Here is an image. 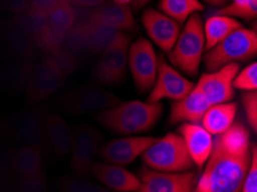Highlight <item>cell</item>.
<instances>
[{"label": "cell", "instance_id": "1", "mask_svg": "<svg viewBox=\"0 0 257 192\" xmlns=\"http://www.w3.org/2000/svg\"><path fill=\"white\" fill-rule=\"evenodd\" d=\"M250 145L249 129L240 122L217 135L195 192L240 191L250 162Z\"/></svg>", "mask_w": 257, "mask_h": 192}, {"label": "cell", "instance_id": "2", "mask_svg": "<svg viewBox=\"0 0 257 192\" xmlns=\"http://www.w3.org/2000/svg\"><path fill=\"white\" fill-rule=\"evenodd\" d=\"M164 112V105L133 100L120 103L113 107L99 111L97 122L108 130L120 135H136L153 129Z\"/></svg>", "mask_w": 257, "mask_h": 192}, {"label": "cell", "instance_id": "3", "mask_svg": "<svg viewBox=\"0 0 257 192\" xmlns=\"http://www.w3.org/2000/svg\"><path fill=\"white\" fill-rule=\"evenodd\" d=\"M205 52V37L201 15L194 13L187 19L174 46L169 53L171 65L188 76L197 75Z\"/></svg>", "mask_w": 257, "mask_h": 192}, {"label": "cell", "instance_id": "4", "mask_svg": "<svg viewBox=\"0 0 257 192\" xmlns=\"http://www.w3.org/2000/svg\"><path fill=\"white\" fill-rule=\"evenodd\" d=\"M205 52L202 61L208 72H213L232 62L240 64L252 60L257 56L256 31L241 27Z\"/></svg>", "mask_w": 257, "mask_h": 192}, {"label": "cell", "instance_id": "5", "mask_svg": "<svg viewBox=\"0 0 257 192\" xmlns=\"http://www.w3.org/2000/svg\"><path fill=\"white\" fill-rule=\"evenodd\" d=\"M141 156L144 166L154 170L180 173L195 167L184 139L178 132H169L163 138H157Z\"/></svg>", "mask_w": 257, "mask_h": 192}, {"label": "cell", "instance_id": "6", "mask_svg": "<svg viewBox=\"0 0 257 192\" xmlns=\"http://www.w3.org/2000/svg\"><path fill=\"white\" fill-rule=\"evenodd\" d=\"M130 38L122 31L115 35L106 49L99 64L93 69V76L99 83L114 85L124 80L128 65Z\"/></svg>", "mask_w": 257, "mask_h": 192}, {"label": "cell", "instance_id": "7", "mask_svg": "<svg viewBox=\"0 0 257 192\" xmlns=\"http://www.w3.org/2000/svg\"><path fill=\"white\" fill-rule=\"evenodd\" d=\"M157 60V76L148 96V103H159L163 99L175 101L188 95L195 83L170 65L163 54H158Z\"/></svg>", "mask_w": 257, "mask_h": 192}, {"label": "cell", "instance_id": "8", "mask_svg": "<svg viewBox=\"0 0 257 192\" xmlns=\"http://www.w3.org/2000/svg\"><path fill=\"white\" fill-rule=\"evenodd\" d=\"M157 54L153 43L139 38L128 48V66L136 90L146 93L151 90L157 76Z\"/></svg>", "mask_w": 257, "mask_h": 192}, {"label": "cell", "instance_id": "9", "mask_svg": "<svg viewBox=\"0 0 257 192\" xmlns=\"http://www.w3.org/2000/svg\"><path fill=\"white\" fill-rule=\"evenodd\" d=\"M120 103V98L108 90L96 85H85L66 93L60 104L64 111L73 114H89L113 107Z\"/></svg>", "mask_w": 257, "mask_h": 192}, {"label": "cell", "instance_id": "10", "mask_svg": "<svg viewBox=\"0 0 257 192\" xmlns=\"http://www.w3.org/2000/svg\"><path fill=\"white\" fill-rule=\"evenodd\" d=\"M200 174L187 170L159 171L144 167L139 170L138 177L142 184L141 192H195Z\"/></svg>", "mask_w": 257, "mask_h": 192}, {"label": "cell", "instance_id": "11", "mask_svg": "<svg viewBox=\"0 0 257 192\" xmlns=\"http://www.w3.org/2000/svg\"><path fill=\"white\" fill-rule=\"evenodd\" d=\"M71 164L79 176L89 178L91 176L93 158L98 153L102 144V134L89 124H81L73 132Z\"/></svg>", "mask_w": 257, "mask_h": 192}, {"label": "cell", "instance_id": "12", "mask_svg": "<svg viewBox=\"0 0 257 192\" xmlns=\"http://www.w3.org/2000/svg\"><path fill=\"white\" fill-rule=\"evenodd\" d=\"M240 69V64L232 62L219 69L202 74L196 83L201 91L208 98L210 105L227 103L235 96L233 80Z\"/></svg>", "mask_w": 257, "mask_h": 192}, {"label": "cell", "instance_id": "13", "mask_svg": "<svg viewBox=\"0 0 257 192\" xmlns=\"http://www.w3.org/2000/svg\"><path fill=\"white\" fill-rule=\"evenodd\" d=\"M157 138L150 136H131L107 142L99 147L98 153L104 161L118 166H128L141 156Z\"/></svg>", "mask_w": 257, "mask_h": 192}, {"label": "cell", "instance_id": "14", "mask_svg": "<svg viewBox=\"0 0 257 192\" xmlns=\"http://www.w3.org/2000/svg\"><path fill=\"white\" fill-rule=\"evenodd\" d=\"M65 76L58 70L46 57L40 62L27 83V100L37 104L50 97L65 83Z\"/></svg>", "mask_w": 257, "mask_h": 192}, {"label": "cell", "instance_id": "15", "mask_svg": "<svg viewBox=\"0 0 257 192\" xmlns=\"http://www.w3.org/2000/svg\"><path fill=\"white\" fill-rule=\"evenodd\" d=\"M143 28L149 38L163 52L169 53L177 42L181 25L167 17L163 12L154 9L144 11L141 18Z\"/></svg>", "mask_w": 257, "mask_h": 192}, {"label": "cell", "instance_id": "16", "mask_svg": "<svg viewBox=\"0 0 257 192\" xmlns=\"http://www.w3.org/2000/svg\"><path fill=\"white\" fill-rule=\"evenodd\" d=\"M178 134L184 139L194 164L202 170L211 153L213 146L212 135L201 123L189 122H182L178 128Z\"/></svg>", "mask_w": 257, "mask_h": 192}, {"label": "cell", "instance_id": "17", "mask_svg": "<svg viewBox=\"0 0 257 192\" xmlns=\"http://www.w3.org/2000/svg\"><path fill=\"white\" fill-rule=\"evenodd\" d=\"M83 21L121 31L135 28V20L131 7L112 2L92 7Z\"/></svg>", "mask_w": 257, "mask_h": 192}, {"label": "cell", "instance_id": "18", "mask_svg": "<svg viewBox=\"0 0 257 192\" xmlns=\"http://www.w3.org/2000/svg\"><path fill=\"white\" fill-rule=\"evenodd\" d=\"M11 21L25 31L40 50L52 53L59 49L60 43L50 31L46 17L28 11L25 14L15 15Z\"/></svg>", "mask_w": 257, "mask_h": 192}, {"label": "cell", "instance_id": "19", "mask_svg": "<svg viewBox=\"0 0 257 192\" xmlns=\"http://www.w3.org/2000/svg\"><path fill=\"white\" fill-rule=\"evenodd\" d=\"M210 106L211 105L208 98L195 84V87L188 95L181 99L175 100L171 105L169 124L174 125L182 122L201 123L202 117Z\"/></svg>", "mask_w": 257, "mask_h": 192}, {"label": "cell", "instance_id": "20", "mask_svg": "<svg viewBox=\"0 0 257 192\" xmlns=\"http://www.w3.org/2000/svg\"><path fill=\"white\" fill-rule=\"evenodd\" d=\"M91 174L111 190L118 192H141L142 190V184L138 175L118 164L92 163Z\"/></svg>", "mask_w": 257, "mask_h": 192}, {"label": "cell", "instance_id": "21", "mask_svg": "<svg viewBox=\"0 0 257 192\" xmlns=\"http://www.w3.org/2000/svg\"><path fill=\"white\" fill-rule=\"evenodd\" d=\"M45 131L50 146L60 158L71 154L73 147V131L67 122L56 114H48L45 120Z\"/></svg>", "mask_w": 257, "mask_h": 192}, {"label": "cell", "instance_id": "22", "mask_svg": "<svg viewBox=\"0 0 257 192\" xmlns=\"http://www.w3.org/2000/svg\"><path fill=\"white\" fill-rule=\"evenodd\" d=\"M3 35L6 41L7 51L12 57L21 61H34L38 48L25 31L11 21L4 27Z\"/></svg>", "mask_w": 257, "mask_h": 192}, {"label": "cell", "instance_id": "23", "mask_svg": "<svg viewBox=\"0 0 257 192\" xmlns=\"http://www.w3.org/2000/svg\"><path fill=\"white\" fill-rule=\"evenodd\" d=\"M237 114L236 103H220L211 105L206 109L201 124L213 136L223 134L235 122Z\"/></svg>", "mask_w": 257, "mask_h": 192}, {"label": "cell", "instance_id": "24", "mask_svg": "<svg viewBox=\"0 0 257 192\" xmlns=\"http://www.w3.org/2000/svg\"><path fill=\"white\" fill-rule=\"evenodd\" d=\"M34 64L31 61H21L14 59L7 61L0 67V88L4 91L19 92L28 83L33 73Z\"/></svg>", "mask_w": 257, "mask_h": 192}, {"label": "cell", "instance_id": "25", "mask_svg": "<svg viewBox=\"0 0 257 192\" xmlns=\"http://www.w3.org/2000/svg\"><path fill=\"white\" fill-rule=\"evenodd\" d=\"M48 26L51 34L58 42L65 37L77 20V11L68 0H59L57 6L48 15Z\"/></svg>", "mask_w": 257, "mask_h": 192}, {"label": "cell", "instance_id": "26", "mask_svg": "<svg viewBox=\"0 0 257 192\" xmlns=\"http://www.w3.org/2000/svg\"><path fill=\"white\" fill-rule=\"evenodd\" d=\"M242 27L235 18L226 15L212 14L203 25L205 37V51L212 49L218 43L226 38L229 34Z\"/></svg>", "mask_w": 257, "mask_h": 192}, {"label": "cell", "instance_id": "27", "mask_svg": "<svg viewBox=\"0 0 257 192\" xmlns=\"http://www.w3.org/2000/svg\"><path fill=\"white\" fill-rule=\"evenodd\" d=\"M79 23L82 27L85 41H87L88 48L91 54L103 53L108 44L113 41L115 35L119 31H121L108 28V27L92 25V23L87 21H82Z\"/></svg>", "mask_w": 257, "mask_h": 192}, {"label": "cell", "instance_id": "28", "mask_svg": "<svg viewBox=\"0 0 257 192\" xmlns=\"http://www.w3.org/2000/svg\"><path fill=\"white\" fill-rule=\"evenodd\" d=\"M158 6L163 13L180 25L192 14L204 11V5L200 0H161Z\"/></svg>", "mask_w": 257, "mask_h": 192}, {"label": "cell", "instance_id": "29", "mask_svg": "<svg viewBox=\"0 0 257 192\" xmlns=\"http://www.w3.org/2000/svg\"><path fill=\"white\" fill-rule=\"evenodd\" d=\"M59 48L72 54L77 62L87 60L89 57L92 56L89 51L87 41H85L82 27L79 22H76L73 28L61 39Z\"/></svg>", "mask_w": 257, "mask_h": 192}, {"label": "cell", "instance_id": "30", "mask_svg": "<svg viewBox=\"0 0 257 192\" xmlns=\"http://www.w3.org/2000/svg\"><path fill=\"white\" fill-rule=\"evenodd\" d=\"M15 171L18 176H28L44 171L41 152L30 146H22L20 150H17Z\"/></svg>", "mask_w": 257, "mask_h": 192}, {"label": "cell", "instance_id": "31", "mask_svg": "<svg viewBox=\"0 0 257 192\" xmlns=\"http://www.w3.org/2000/svg\"><path fill=\"white\" fill-rule=\"evenodd\" d=\"M15 142L21 144L22 146H30L40 151L42 155L46 154L49 147V140L45 131V123L41 125H35L23 130L12 134Z\"/></svg>", "mask_w": 257, "mask_h": 192}, {"label": "cell", "instance_id": "32", "mask_svg": "<svg viewBox=\"0 0 257 192\" xmlns=\"http://www.w3.org/2000/svg\"><path fill=\"white\" fill-rule=\"evenodd\" d=\"M46 116H48V111L43 107L25 109V111L18 113V114L11 117L7 128L10 129L12 135L17 131L23 130V129L44 124Z\"/></svg>", "mask_w": 257, "mask_h": 192}, {"label": "cell", "instance_id": "33", "mask_svg": "<svg viewBox=\"0 0 257 192\" xmlns=\"http://www.w3.org/2000/svg\"><path fill=\"white\" fill-rule=\"evenodd\" d=\"M215 14L251 21L257 17V0H236L218 9Z\"/></svg>", "mask_w": 257, "mask_h": 192}, {"label": "cell", "instance_id": "34", "mask_svg": "<svg viewBox=\"0 0 257 192\" xmlns=\"http://www.w3.org/2000/svg\"><path fill=\"white\" fill-rule=\"evenodd\" d=\"M58 187L66 192H106L104 186L90 182L82 176H65L59 179Z\"/></svg>", "mask_w": 257, "mask_h": 192}, {"label": "cell", "instance_id": "35", "mask_svg": "<svg viewBox=\"0 0 257 192\" xmlns=\"http://www.w3.org/2000/svg\"><path fill=\"white\" fill-rule=\"evenodd\" d=\"M233 88L242 91H257V64L255 61L242 70L239 69L233 80Z\"/></svg>", "mask_w": 257, "mask_h": 192}, {"label": "cell", "instance_id": "36", "mask_svg": "<svg viewBox=\"0 0 257 192\" xmlns=\"http://www.w3.org/2000/svg\"><path fill=\"white\" fill-rule=\"evenodd\" d=\"M49 60L52 62V65L56 67L65 77L71 75L77 68L76 59L72 54H69L67 51L58 49L52 53H49Z\"/></svg>", "mask_w": 257, "mask_h": 192}, {"label": "cell", "instance_id": "37", "mask_svg": "<svg viewBox=\"0 0 257 192\" xmlns=\"http://www.w3.org/2000/svg\"><path fill=\"white\" fill-rule=\"evenodd\" d=\"M17 189L27 192H43L46 191L48 183L44 171L28 176H19L17 179Z\"/></svg>", "mask_w": 257, "mask_h": 192}, {"label": "cell", "instance_id": "38", "mask_svg": "<svg viewBox=\"0 0 257 192\" xmlns=\"http://www.w3.org/2000/svg\"><path fill=\"white\" fill-rule=\"evenodd\" d=\"M244 115L254 134L257 132V91H246L241 96Z\"/></svg>", "mask_w": 257, "mask_h": 192}, {"label": "cell", "instance_id": "39", "mask_svg": "<svg viewBox=\"0 0 257 192\" xmlns=\"http://www.w3.org/2000/svg\"><path fill=\"white\" fill-rule=\"evenodd\" d=\"M241 192H256L257 191V145H250V162L244 179L241 185Z\"/></svg>", "mask_w": 257, "mask_h": 192}, {"label": "cell", "instance_id": "40", "mask_svg": "<svg viewBox=\"0 0 257 192\" xmlns=\"http://www.w3.org/2000/svg\"><path fill=\"white\" fill-rule=\"evenodd\" d=\"M15 154H17V150L12 147L0 151V179L3 181H12L17 175Z\"/></svg>", "mask_w": 257, "mask_h": 192}, {"label": "cell", "instance_id": "41", "mask_svg": "<svg viewBox=\"0 0 257 192\" xmlns=\"http://www.w3.org/2000/svg\"><path fill=\"white\" fill-rule=\"evenodd\" d=\"M58 3L59 0H30L29 11L48 18Z\"/></svg>", "mask_w": 257, "mask_h": 192}, {"label": "cell", "instance_id": "42", "mask_svg": "<svg viewBox=\"0 0 257 192\" xmlns=\"http://www.w3.org/2000/svg\"><path fill=\"white\" fill-rule=\"evenodd\" d=\"M6 6L15 15L25 14L29 11L30 0H6Z\"/></svg>", "mask_w": 257, "mask_h": 192}, {"label": "cell", "instance_id": "43", "mask_svg": "<svg viewBox=\"0 0 257 192\" xmlns=\"http://www.w3.org/2000/svg\"><path fill=\"white\" fill-rule=\"evenodd\" d=\"M69 3L74 6H79L82 7V9H92V7L98 6L100 4L106 3L107 0H68Z\"/></svg>", "mask_w": 257, "mask_h": 192}, {"label": "cell", "instance_id": "44", "mask_svg": "<svg viewBox=\"0 0 257 192\" xmlns=\"http://www.w3.org/2000/svg\"><path fill=\"white\" fill-rule=\"evenodd\" d=\"M6 53H9V51H7V45H6L5 38H4V35L2 34V35H0V59L5 57Z\"/></svg>", "mask_w": 257, "mask_h": 192}, {"label": "cell", "instance_id": "45", "mask_svg": "<svg viewBox=\"0 0 257 192\" xmlns=\"http://www.w3.org/2000/svg\"><path fill=\"white\" fill-rule=\"evenodd\" d=\"M151 0H133V2H132V7H133V9L135 10V11H139V10H141L142 7H144L147 5L148 3H150Z\"/></svg>", "mask_w": 257, "mask_h": 192}, {"label": "cell", "instance_id": "46", "mask_svg": "<svg viewBox=\"0 0 257 192\" xmlns=\"http://www.w3.org/2000/svg\"><path fill=\"white\" fill-rule=\"evenodd\" d=\"M206 4L211 6H217V7H223L227 4V0H204Z\"/></svg>", "mask_w": 257, "mask_h": 192}, {"label": "cell", "instance_id": "47", "mask_svg": "<svg viewBox=\"0 0 257 192\" xmlns=\"http://www.w3.org/2000/svg\"><path fill=\"white\" fill-rule=\"evenodd\" d=\"M112 3L119 4V5H124V6H130L133 0H111Z\"/></svg>", "mask_w": 257, "mask_h": 192}, {"label": "cell", "instance_id": "48", "mask_svg": "<svg viewBox=\"0 0 257 192\" xmlns=\"http://www.w3.org/2000/svg\"><path fill=\"white\" fill-rule=\"evenodd\" d=\"M5 10H7L6 0H0V12H4Z\"/></svg>", "mask_w": 257, "mask_h": 192}, {"label": "cell", "instance_id": "49", "mask_svg": "<svg viewBox=\"0 0 257 192\" xmlns=\"http://www.w3.org/2000/svg\"><path fill=\"white\" fill-rule=\"evenodd\" d=\"M232 2H236V0H232Z\"/></svg>", "mask_w": 257, "mask_h": 192}]
</instances>
